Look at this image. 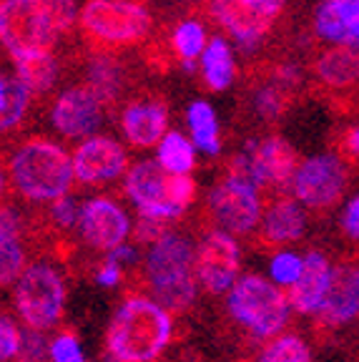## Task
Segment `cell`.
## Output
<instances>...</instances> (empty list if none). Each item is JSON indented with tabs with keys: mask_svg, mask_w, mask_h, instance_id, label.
Masks as SVG:
<instances>
[{
	"mask_svg": "<svg viewBox=\"0 0 359 362\" xmlns=\"http://www.w3.org/2000/svg\"><path fill=\"white\" fill-rule=\"evenodd\" d=\"M331 264L322 252L312 249L304 257L302 272H299L297 282L289 287V305L299 315H317L319 307L324 305L326 289H329Z\"/></svg>",
	"mask_w": 359,
	"mask_h": 362,
	"instance_id": "ffe728a7",
	"label": "cell"
},
{
	"mask_svg": "<svg viewBox=\"0 0 359 362\" xmlns=\"http://www.w3.org/2000/svg\"><path fill=\"white\" fill-rule=\"evenodd\" d=\"M354 322H359V252L334 262L324 305L312 322V334L319 345H326Z\"/></svg>",
	"mask_w": 359,
	"mask_h": 362,
	"instance_id": "ba28073f",
	"label": "cell"
},
{
	"mask_svg": "<svg viewBox=\"0 0 359 362\" xmlns=\"http://www.w3.org/2000/svg\"><path fill=\"white\" fill-rule=\"evenodd\" d=\"M196 247L184 234L166 232L158 242L151 244L143 264V279L151 297L171 315L191 310L196 300V269H194Z\"/></svg>",
	"mask_w": 359,
	"mask_h": 362,
	"instance_id": "277c9868",
	"label": "cell"
},
{
	"mask_svg": "<svg viewBox=\"0 0 359 362\" xmlns=\"http://www.w3.org/2000/svg\"><path fill=\"white\" fill-rule=\"evenodd\" d=\"M304 257L292 255V252H279L271 259V279L281 287H292L297 282L299 272H302Z\"/></svg>",
	"mask_w": 359,
	"mask_h": 362,
	"instance_id": "e575fe53",
	"label": "cell"
},
{
	"mask_svg": "<svg viewBox=\"0 0 359 362\" xmlns=\"http://www.w3.org/2000/svg\"><path fill=\"white\" fill-rule=\"evenodd\" d=\"M206 43H208L206 28H204V23L199 21V18H186V21H181L174 28L171 40H169L174 56L179 58L184 71H189V74L196 71V61L204 53V48H206Z\"/></svg>",
	"mask_w": 359,
	"mask_h": 362,
	"instance_id": "484cf974",
	"label": "cell"
},
{
	"mask_svg": "<svg viewBox=\"0 0 359 362\" xmlns=\"http://www.w3.org/2000/svg\"><path fill=\"white\" fill-rule=\"evenodd\" d=\"M86 86H90L98 93V98L111 108L126 86L121 61L108 51H98L95 56H90L88 66H86Z\"/></svg>",
	"mask_w": 359,
	"mask_h": 362,
	"instance_id": "7402d4cb",
	"label": "cell"
},
{
	"mask_svg": "<svg viewBox=\"0 0 359 362\" xmlns=\"http://www.w3.org/2000/svg\"><path fill=\"white\" fill-rule=\"evenodd\" d=\"M11 184L25 202H56L58 197L71 192L73 184V161L61 144L30 136L16 146L8 161Z\"/></svg>",
	"mask_w": 359,
	"mask_h": 362,
	"instance_id": "3957f363",
	"label": "cell"
},
{
	"mask_svg": "<svg viewBox=\"0 0 359 362\" xmlns=\"http://www.w3.org/2000/svg\"><path fill=\"white\" fill-rule=\"evenodd\" d=\"M13 63H16L18 81L30 90V96H40L45 90H51L61 74V63L53 53H40V56L20 58Z\"/></svg>",
	"mask_w": 359,
	"mask_h": 362,
	"instance_id": "cb8c5ba5",
	"label": "cell"
},
{
	"mask_svg": "<svg viewBox=\"0 0 359 362\" xmlns=\"http://www.w3.org/2000/svg\"><path fill=\"white\" fill-rule=\"evenodd\" d=\"M254 362H312V350L299 332H284L269 337Z\"/></svg>",
	"mask_w": 359,
	"mask_h": 362,
	"instance_id": "83f0119b",
	"label": "cell"
},
{
	"mask_svg": "<svg viewBox=\"0 0 359 362\" xmlns=\"http://www.w3.org/2000/svg\"><path fill=\"white\" fill-rule=\"evenodd\" d=\"M78 229L81 239L95 252H113L116 247L126 244L131 237V221L121 204H116L108 197H95L81 204L78 214Z\"/></svg>",
	"mask_w": 359,
	"mask_h": 362,
	"instance_id": "4fadbf2b",
	"label": "cell"
},
{
	"mask_svg": "<svg viewBox=\"0 0 359 362\" xmlns=\"http://www.w3.org/2000/svg\"><path fill=\"white\" fill-rule=\"evenodd\" d=\"M174 339V315L151 297L131 294L113 315L106 345L113 362H156Z\"/></svg>",
	"mask_w": 359,
	"mask_h": 362,
	"instance_id": "7a4b0ae2",
	"label": "cell"
},
{
	"mask_svg": "<svg viewBox=\"0 0 359 362\" xmlns=\"http://www.w3.org/2000/svg\"><path fill=\"white\" fill-rule=\"evenodd\" d=\"M304 232H307V214H304L302 204L286 194H274L269 206L261 214L252 242L261 252H274L286 244L299 242Z\"/></svg>",
	"mask_w": 359,
	"mask_h": 362,
	"instance_id": "9a60e30c",
	"label": "cell"
},
{
	"mask_svg": "<svg viewBox=\"0 0 359 362\" xmlns=\"http://www.w3.org/2000/svg\"><path fill=\"white\" fill-rule=\"evenodd\" d=\"M208 13L244 48H257L274 23L249 0H208Z\"/></svg>",
	"mask_w": 359,
	"mask_h": 362,
	"instance_id": "ac0fdd59",
	"label": "cell"
},
{
	"mask_svg": "<svg viewBox=\"0 0 359 362\" xmlns=\"http://www.w3.org/2000/svg\"><path fill=\"white\" fill-rule=\"evenodd\" d=\"M73 161V174L81 184L93 187V184H106L124 174L129 166V153L116 139L111 136H88L81 139L76 151L71 153Z\"/></svg>",
	"mask_w": 359,
	"mask_h": 362,
	"instance_id": "5bb4252c",
	"label": "cell"
},
{
	"mask_svg": "<svg viewBox=\"0 0 359 362\" xmlns=\"http://www.w3.org/2000/svg\"><path fill=\"white\" fill-rule=\"evenodd\" d=\"M342 234L349 242H359V197H354L347 204L342 214Z\"/></svg>",
	"mask_w": 359,
	"mask_h": 362,
	"instance_id": "ab89813d",
	"label": "cell"
},
{
	"mask_svg": "<svg viewBox=\"0 0 359 362\" xmlns=\"http://www.w3.org/2000/svg\"><path fill=\"white\" fill-rule=\"evenodd\" d=\"M30 90L18 81V76H13V90H11V101L6 108H0V136L8 134V131L18 129L25 119V111H28L30 103Z\"/></svg>",
	"mask_w": 359,
	"mask_h": 362,
	"instance_id": "4dcf8cb0",
	"label": "cell"
},
{
	"mask_svg": "<svg viewBox=\"0 0 359 362\" xmlns=\"http://www.w3.org/2000/svg\"><path fill=\"white\" fill-rule=\"evenodd\" d=\"M264 214L261 189L244 184L231 176H221L206 204V216L216 229L234 237H249L257 232Z\"/></svg>",
	"mask_w": 359,
	"mask_h": 362,
	"instance_id": "9c48e42d",
	"label": "cell"
},
{
	"mask_svg": "<svg viewBox=\"0 0 359 362\" xmlns=\"http://www.w3.org/2000/svg\"><path fill=\"white\" fill-rule=\"evenodd\" d=\"M314 28L322 38L331 40V43H344L347 40V28H344L337 6L331 0H322L319 3V8L314 13Z\"/></svg>",
	"mask_w": 359,
	"mask_h": 362,
	"instance_id": "1f68e13d",
	"label": "cell"
},
{
	"mask_svg": "<svg viewBox=\"0 0 359 362\" xmlns=\"http://www.w3.org/2000/svg\"><path fill=\"white\" fill-rule=\"evenodd\" d=\"M106 103L90 86H73L58 93L51 106L53 129L66 139H88L98 131L106 116Z\"/></svg>",
	"mask_w": 359,
	"mask_h": 362,
	"instance_id": "7c38bea8",
	"label": "cell"
},
{
	"mask_svg": "<svg viewBox=\"0 0 359 362\" xmlns=\"http://www.w3.org/2000/svg\"><path fill=\"white\" fill-rule=\"evenodd\" d=\"M337 148H339V156H342V158L357 161V158H359V126H352L347 134H342Z\"/></svg>",
	"mask_w": 359,
	"mask_h": 362,
	"instance_id": "60d3db41",
	"label": "cell"
},
{
	"mask_svg": "<svg viewBox=\"0 0 359 362\" xmlns=\"http://www.w3.org/2000/svg\"><path fill=\"white\" fill-rule=\"evenodd\" d=\"M249 153L254 156V164L259 169V179H261V189L271 194H286L292 189L294 174L299 169V153L292 144L281 139V136H266L259 141H249Z\"/></svg>",
	"mask_w": 359,
	"mask_h": 362,
	"instance_id": "e0dca14e",
	"label": "cell"
},
{
	"mask_svg": "<svg viewBox=\"0 0 359 362\" xmlns=\"http://www.w3.org/2000/svg\"><path fill=\"white\" fill-rule=\"evenodd\" d=\"M289 86H284L279 78L271 76L269 81L264 83H259L254 88V96H252V106L257 111L259 119L264 121H276L281 113L289 108Z\"/></svg>",
	"mask_w": 359,
	"mask_h": 362,
	"instance_id": "f546056e",
	"label": "cell"
},
{
	"mask_svg": "<svg viewBox=\"0 0 359 362\" xmlns=\"http://www.w3.org/2000/svg\"><path fill=\"white\" fill-rule=\"evenodd\" d=\"M121 131L139 151L158 146L169 131V108L161 98H134L121 111Z\"/></svg>",
	"mask_w": 359,
	"mask_h": 362,
	"instance_id": "d6986e66",
	"label": "cell"
},
{
	"mask_svg": "<svg viewBox=\"0 0 359 362\" xmlns=\"http://www.w3.org/2000/svg\"><path fill=\"white\" fill-rule=\"evenodd\" d=\"M25 267H28V249L23 237L0 232V289L16 284Z\"/></svg>",
	"mask_w": 359,
	"mask_h": 362,
	"instance_id": "f1b7e54d",
	"label": "cell"
},
{
	"mask_svg": "<svg viewBox=\"0 0 359 362\" xmlns=\"http://www.w3.org/2000/svg\"><path fill=\"white\" fill-rule=\"evenodd\" d=\"M196 194H199L196 181L191 179L189 174H166V199H169L171 206H176L181 214L194 206Z\"/></svg>",
	"mask_w": 359,
	"mask_h": 362,
	"instance_id": "d6a6232c",
	"label": "cell"
},
{
	"mask_svg": "<svg viewBox=\"0 0 359 362\" xmlns=\"http://www.w3.org/2000/svg\"><path fill=\"white\" fill-rule=\"evenodd\" d=\"M11 90H13V78H6L0 74V108H6L11 101Z\"/></svg>",
	"mask_w": 359,
	"mask_h": 362,
	"instance_id": "ee69618b",
	"label": "cell"
},
{
	"mask_svg": "<svg viewBox=\"0 0 359 362\" xmlns=\"http://www.w3.org/2000/svg\"><path fill=\"white\" fill-rule=\"evenodd\" d=\"M6 189H8V176L3 171V166H0V199L6 197Z\"/></svg>",
	"mask_w": 359,
	"mask_h": 362,
	"instance_id": "f6af8a7d",
	"label": "cell"
},
{
	"mask_svg": "<svg viewBox=\"0 0 359 362\" xmlns=\"http://www.w3.org/2000/svg\"><path fill=\"white\" fill-rule=\"evenodd\" d=\"M23 342V329L13 322L11 317L0 315V362H11L18 357Z\"/></svg>",
	"mask_w": 359,
	"mask_h": 362,
	"instance_id": "74e56055",
	"label": "cell"
},
{
	"mask_svg": "<svg viewBox=\"0 0 359 362\" xmlns=\"http://www.w3.org/2000/svg\"><path fill=\"white\" fill-rule=\"evenodd\" d=\"M78 28L95 51L131 48L151 35L153 18L136 0H86L78 13Z\"/></svg>",
	"mask_w": 359,
	"mask_h": 362,
	"instance_id": "5b68a950",
	"label": "cell"
},
{
	"mask_svg": "<svg viewBox=\"0 0 359 362\" xmlns=\"http://www.w3.org/2000/svg\"><path fill=\"white\" fill-rule=\"evenodd\" d=\"M166 174L169 171H163V166L156 158H143V161L129 169L124 187L141 214L156 216V219L163 221L181 216V211L171 206L169 199H166Z\"/></svg>",
	"mask_w": 359,
	"mask_h": 362,
	"instance_id": "2e32d148",
	"label": "cell"
},
{
	"mask_svg": "<svg viewBox=\"0 0 359 362\" xmlns=\"http://www.w3.org/2000/svg\"><path fill=\"white\" fill-rule=\"evenodd\" d=\"M166 232H169V221L156 219V216L141 214V219L136 221V229L131 234H134V242L139 244V247H143V244H148V247H151V244L158 242V239H161Z\"/></svg>",
	"mask_w": 359,
	"mask_h": 362,
	"instance_id": "f35d334b",
	"label": "cell"
},
{
	"mask_svg": "<svg viewBox=\"0 0 359 362\" xmlns=\"http://www.w3.org/2000/svg\"><path fill=\"white\" fill-rule=\"evenodd\" d=\"M76 23V0H0V45L13 61L53 53Z\"/></svg>",
	"mask_w": 359,
	"mask_h": 362,
	"instance_id": "6da1fadb",
	"label": "cell"
},
{
	"mask_svg": "<svg viewBox=\"0 0 359 362\" xmlns=\"http://www.w3.org/2000/svg\"><path fill=\"white\" fill-rule=\"evenodd\" d=\"M344 350H347L349 362H359V322H357V327L352 329V334H349Z\"/></svg>",
	"mask_w": 359,
	"mask_h": 362,
	"instance_id": "7bdbcfd3",
	"label": "cell"
},
{
	"mask_svg": "<svg viewBox=\"0 0 359 362\" xmlns=\"http://www.w3.org/2000/svg\"><path fill=\"white\" fill-rule=\"evenodd\" d=\"M229 315L252 339L266 342L289 322V294L259 274H244L229 289Z\"/></svg>",
	"mask_w": 359,
	"mask_h": 362,
	"instance_id": "8992f818",
	"label": "cell"
},
{
	"mask_svg": "<svg viewBox=\"0 0 359 362\" xmlns=\"http://www.w3.org/2000/svg\"><path fill=\"white\" fill-rule=\"evenodd\" d=\"M121 264H116L113 259H106L101 264V269L95 272V282L101 284V287H116V284H121Z\"/></svg>",
	"mask_w": 359,
	"mask_h": 362,
	"instance_id": "b9f144b4",
	"label": "cell"
},
{
	"mask_svg": "<svg viewBox=\"0 0 359 362\" xmlns=\"http://www.w3.org/2000/svg\"><path fill=\"white\" fill-rule=\"evenodd\" d=\"M78 214H81L78 202H76L73 197L63 194V197H58L56 202L51 204V209L45 214V221H48L45 226H51L56 232H66V229H73V226L78 224Z\"/></svg>",
	"mask_w": 359,
	"mask_h": 362,
	"instance_id": "836d02e7",
	"label": "cell"
},
{
	"mask_svg": "<svg viewBox=\"0 0 359 362\" xmlns=\"http://www.w3.org/2000/svg\"><path fill=\"white\" fill-rule=\"evenodd\" d=\"M156 161L169 174H189L196 166V144L181 131H166V136L158 141Z\"/></svg>",
	"mask_w": 359,
	"mask_h": 362,
	"instance_id": "4316f807",
	"label": "cell"
},
{
	"mask_svg": "<svg viewBox=\"0 0 359 362\" xmlns=\"http://www.w3.org/2000/svg\"><path fill=\"white\" fill-rule=\"evenodd\" d=\"M201 78L208 90H226L236 78V63L231 45L221 35L208 38L201 53Z\"/></svg>",
	"mask_w": 359,
	"mask_h": 362,
	"instance_id": "603a6c76",
	"label": "cell"
},
{
	"mask_svg": "<svg viewBox=\"0 0 359 362\" xmlns=\"http://www.w3.org/2000/svg\"><path fill=\"white\" fill-rule=\"evenodd\" d=\"M51 362H86L81 352L78 337L71 329H63L51 342Z\"/></svg>",
	"mask_w": 359,
	"mask_h": 362,
	"instance_id": "8d00e7d4",
	"label": "cell"
},
{
	"mask_svg": "<svg viewBox=\"0 0 359 362\" xmlns=\"http://www.w3.org/2000/svg\"><path fill=\"white\" fill-rule=\"evenodd\" d=\"M186 121L191 129V141L196 144L199 151H204L206 156H216L221 151V136L219 119H216L211 103L194 101L186 111Z\"/></svg>",
	"mask_w": 359,
	"mask_h": 362,
	"instance_id": "d4e9b609",
	"label": "cell"
},
{
	"mask_svg": "<svg viewBox=\"0 0 359 362\" xmlns=\"http://www.w3.org/2000/svg\"><path fill=\"white\" fill-rule=\"evenodd\" d=\"M194 269H196L199 287L206 294H224L239 279L242 269V249L234 234L211 229L201 237L194 252Z\"/></svg>",
	"mask_w": 359,
	"mask_h": 362,
	"instance_id": "8fae6325",
	"label": "cell"
},
{
	"mask_svg": "<svg viewBox=\"0 0 359 362\" xmlns=\"http://www.w3.org/2000/svg\"><path fill=\"white\" fill-rule=\"evenodd\" d=\"M314 74L322 86L331 90H347L359 81V53L352 45H337L324 51L314 63Z\"/></svg>",
	"mask_w": 359,
	"mask_h": 362,
	"instance_id": "44dd1931",
	"label": "cell"
},
{
	"mask_svg": "<svg viewBox=\"0 0 359 362\" xmlns=\"http://www.w3.org/2000/svg\"><path fill=\"white\" fill-rule=\"evenodd\" d=\"M349 184V171L342 156H314L302 161L294 174L292 194L304 209L326 214L339 204Z\"/></svg>",
	"mask_w": 359,
	"mask_h": 362,
	"instance_id": "30bf717a",
	"label": "cell"
},
{
	"mask_svg": "<svg viewBox=\"0 0 359 362\" xmlns=\"http://www.w3.org/2000/svg\"><path fill=\"white\" fill-rule=\"evenodd\" d=\"M13 302L23 325L30 329L56 327L66 310V282L63 274L48 262H33L16 282Z\"/></svg>",
	"mask_w": 359,
	"mask_h": 362,
	"instance_id": "52a82bcc",
	"label": "cell"
},
{
	"mask_svg": "<svg viewBox=\"0 0 359 362\" xmlns=\"http://www.w3.org/2000/svg\"><path fill=\"white\" fill-rule=\"evenodd\" d=\"M51 355V347L45 342L43 332L40 329H23V342L20 350H18L16 362H45V357Z\"/></svg>",
	"mask_w": 359,
	"mask_h": 362,
	"instance_id": "d590c367",
	"label": "cell"
}]
</instances>
